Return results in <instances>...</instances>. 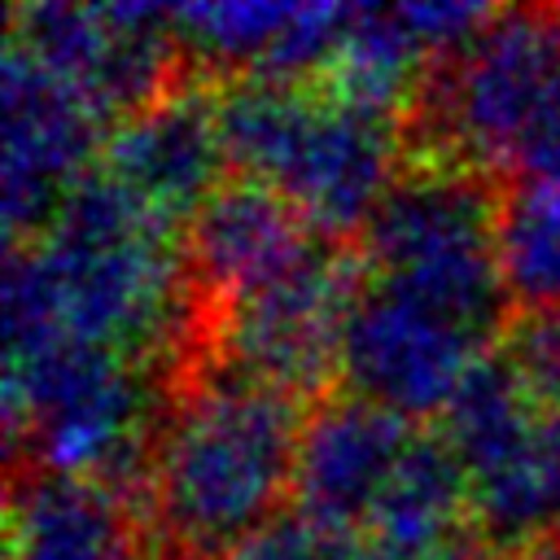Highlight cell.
Segmentation results:
<instances>
[{"label": "cell", "instance_id": "9a60e30c", "mask_svg": "<svg viewBox=\"0 0 560 560\" xmlns=\"http://www.w3.org/2000/svg\"><path fill=\"white\" fill-rule=\"evenodd\" d=\"M472 534L468 472L455 459L438 424H420L407 455L398 459L363 538L385 542L402 560H429Z\"/></svg>", "mask_w": 560, "mask_h": 560}, {"label": "cell", "instance_id": "e0dca14e", "mask_svg": "<svg viewBox=\"0 0 560 560\" xmlns=\"http://www.w3.org/2000/svg\"><path fill=\"white\" fill-rule=\"evenodd\" d=\"M542 407L547 402L538 398V389L529 385V376L521 372L512 350L499 346L472 363V372L464 376V385L455 389L446 411L438 416V433L451 442L455 459L464 464V472L472 481L477 472L499 464L529 433V424L538 420Z\"/></svg>", "mask_w": 560, "mask_h": 560}, {"label": "cell", "instance_id": "2e32d148", "mask_svg": "<svg viewBox=\"0 0 560 560\" xmlns=\"http://www.w3.org/2000/svg\"><path fill=\"white\" fill-rule=\"evenodd\" d=\"M472 534L499 556H516L560 534V407H542L529 433L468 481Z\"/></svg>", "mask_w": 560, "mask_h": 560}, {"label": "cell", "instance_id": "5bb4252c", "mask_svg": "<svg viewBox=\"0 0 560 560\" xmlns=\"http://www.w3.org/2000/svg\"><path fill=\"white\" fill-rule=\"evenodd\" d=\"M9 560H158L144 512L70 472L9 464Z\"/></svg>", "mask_w": 560, "mask_h": 560}, {"label": "cell", "instance_id": "ffe728a7", "mask_svg": "<svg viewBox=\"0 0 560 560\" xmlns=\"http://www.w3.org/2000/svg\"><path fill=\"white\" fill-rule=\"evenodd\" d=\"M429 560H508V556H499L494 547H486L477 534H464L459 542H451L446 551H438V556H429Z\"/></svg>", "mask_w": 560, "mask_h": 560}, {"label": "cell", "instance_id": "3957f363", "mask_svg": "<svg viewBox=\"0 0 560 560\" xmlns=\"http://www.w3.org/2000/svg\"><path fill=\"white\" fill-rule=\"evenodd\" d=\"M210 92L232 175L276 188L315 232L354 245L402 166V114L328 79L236 74Z\"/></svg>", "mask_w": 560, "mask_h": 560}, {"label": "cell", "instance_id": "ac0fdd59", "mask_svg": "<svg viewBox=\"0 0 560 560\" xmlns=\"http://www.w3.org/2000/svg\"><path fill=\"white\" fill-rule=\"evenodd\" d=\"M499 267L516 319L560 315V179L503 184Z\"/></svg>", "mask_w": 560, "mask_h": 560}, {"label": "cell", "instance_id": "d6986e66", "mask_svg": "<svg viewBox=\"0 0 560 560\" xmlns=\"http://www.w3.org/2000/svg\"><path fill=\"white\" fill-rule=\"evenodd\" d=\"M508 350L538 389V398L560 407V315L516 319V328L508 332Z\"/></svg>", "mask_w": 560, "mask_h": 560}, {"label": "cell", "instance_id": "9c48e42d", "mask_svg": "<svg viewBox=\"0 0 560 560\" xmlns=\"http://www.w3.org/2000/svg\"><path fill=\"white\" fill-rule=\"evenodd\" d=\"M490 350L499 346L438 306L363 276L341 332V389L429 424Z\"/></svg>", "mask_w": 560, "mask_h": 560}, {"label": "cell", "instance_id": "277c9868", "mask_svg": "<svg viewBox=\"0 0 560 560\" xmlns=\"http://www.w3.org/2000/svg\"><path fill=\"white\" fill-rule=\"evenodd\" d=\"M166 376L136 359L57 337L35 354L4 359L9 464H35L96 481L140 508Z\"/></svg>", "mask_w": 560, "mask_h": 560}, {"label": "cell", "instance_id": "7402d4cb", "mask_svg": "<svg viewBox=\"0 0 560 560\" xmlns=\"http://www.w3.org/2000/svg\"><path fill=\"white\" fill-rule=\"evenodd\" d=\"M223 560H228V556H223Z\"/></svg>", "mask_w": 560, "mask_h": 560}, {"label": "cell", "instance_id": "52a82bcc", "mask_svg": "<svg viewBox=\"0 0 560 560\" xmlns=\"http://www.w3.org/2000/svg\"><path fill=\"white\" fill-rule=\"evenodd\" d=\"M359 284L363 262L354 245L324 236L284 276L206 319L192 363L236 368L315 407L341 381V332Z\"/></svg>", "mask_w": 560, "mask_h": 560}, {"label": "cell", "instance_id": "44dd1931", "mask_svg": "<svg viewBox=\"0 0 560 560\" xmlns=\"http://www.w3.org/2000/svg\"><path fill=\"white\" fill-rule=\"evenodd\" d=\"M508 560H560V534L556 538H542V542H534V547H525V551H516Z\"/></svg>", "mask_w": 560, "mask_h": 560}, {"label": "cell", "instance_id": "5b68a950", "mask_svg": "<svg viewBox=\"0 0 560 560\" xmlns=\"http://www.w3.org/2000/svg\"><path fill=\"white\" fill-rule=\"evenodd\" d=\"M560 109V9H494L442 52L402 105V158L468 166L508 184L525 140Z\"/></svg>", "mask_w": 560, "mask_h": 560}, {"label": "cell", "instance_id": "30bf717a", "mask_svg": "<svg viewBox=\"0 0 560 560\" xmlns=\"http://www.w3.org/2000/svg\"><path fill=\"white\" fill-rule=\"evenodd\" d=\"M4 236L35 241L101 166L105 118L44 61L4 39Z\"/></svg>", "mask_w": 560, "mask_h": 560}, {"label": "cell", "instance_id": "ba28073f", "mask_svg": "<svg viewBox=\"0 0 560 560\" xmlns=\"http://www.w3.org/2000/svg\"><path fill=\"white\" fill-rule=\"evenodd\" d=\"M9 39L70 83L105 127L197 79L171 4H13Z\"/></svg>", "mask_w": 560, "mask_h": 560}, {"label": "cell", "instance_id": "7c38bea8", "mask_svg": "<svg viewBox=\"0 0 560 560\" xmlns=\"http://www.w3.org/2000/svg\"><path fill=\"white\" fill-rule=\"evenodd\" d=\"M416 433V420L385 411L350 389H332L306 411L302 424L293 512L324 529L363 538Z\"/></svg>", "mask_w": 560, "mask_h": 560}, {"label": "cell", "instance_id": "8fae6325", "mask_svg": "<svg viewBox=\"0 0 560 560\" xmlns=\"http://www.w3.org/2000/svg\"><path fill=\"white\" fill-rule=\"evenodd\" d=\"M179 241L201 332L206 319H214L219 311L306 258L324 241V232H315L302 210L276 188L245 175H228L184 223Z\"/></svg>", "mask_w": 560, "mask_h": 560}, {"label": "cell", "instance_id": "7a4b0ae2", "mask_svg": "<svg viewBox=\"0 0 560 560\" xmlns=\"http://www.w3.org/2000/svg\"><path fill=\"white\" fill-rule=\"evenodd\" d=\"M31 249L61 337L109 346L158 376L197 359V302L179 228L101 166L61 201Z\"/></svg>", "mask_w": 560, "mask_h": 560}, {"label": "cell", "instance_id": "8992f818", "mask_svg": "<svg viewBox=\"0 0 560 560\" xmlns=\"http://www.w3.org/2000/svg\"><path fill=\"white\" fill-rule=\"evenodd\" d=\"M503 184L451 166L402 158L394 184L354 236L368 280L402 289L499 346L516 328V306L499 267Z\"/></svg>", "mask_w": 560, "mask_h": 560}, {"label": "cell", "instance_id": "4fadbf2b", "mask_svg": "<svg viewBox=\"0 0 560 560\" xmlns=\"http://www.w3.org/2000/svg\"><path fill=\"white\" fill-rule=\"evenodd\" d=\"M101 171L184 232L197 206L232 175L210 83L188 79L153 105L118 118L105 136Z\"/></svg>", "mask_w": 560, "mask_h": 560}, {"label": "cell", "instance_id": "6da1fadb", "mask_svg": "<svg viewBox=\"0 0 560 560\" xmlns=\"http://www.w3.org/2000/svg\"><path fill=\"white\" fill-rule=\"evenodd\" d=\"M306 402L223 363H188L144 472V525L158 560H223L293 499Z\"/></svg>", "mask_w": 560, "mask_h": 560}]
</instances>
